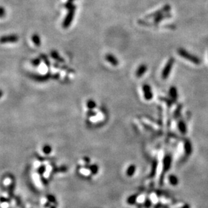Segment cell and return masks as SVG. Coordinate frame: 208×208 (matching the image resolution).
Listing matches in <instances>:
<instances>
[{"mask_svg":"<svg viewBox=\"0 0 208 208\" xmlns=\"http://www.w3.org/2000/svg\"><path fill=\"white\" fill-rule=\"evenodd\" d=\"M178 53L184 59H187L188 61L192 62L193 63L196 64V65H199L200 63H201V60H200L199 57L195 55L190 53L189 52L187 51L185 49H182V48H180V49H178Z\"/></svg>","mask_w":208,"mask_h":208,"instance_id":"1","label":"cell"},{"mask_svg":"<svg viewBox=\"0 0 208 208\" xmlns=\"http://www.w3.org/2000/svg\"><path fill=\"white\" fill-rule=\"evenodd\" d=\"M75 12V7L74 5H72L69 8V12H68L67 14L64 19V20L62 23V27L63 29H68L70 27L71 24L72 23L73 18H74V14Z\"/></svg>","mask_w":208,"mask_h":208,"instance_id":"2","label":"cell"},{"mask_svg":"<svg viewBox=\"0 0 208 208\" xmlns=\"http://www.w3.org/2000/svg\"><path fill=\"white\" fill-rule=\"evenodd\" d=\"M174 63H175V59L173 57L170 58L169 61H167V64L165 65L162 71V77L163 80H166L169 77Z\"/></svg>","mask_w":208,"mask_h":208,"instance_id":"3","label":"cell"},{"mask_svg":"<svg viewBox=\"0 0 208 208\" xmlns=\"http://www.w3.org/2000/svg\"><path fill=\"white\" fill-rule=\"evenodd\" d=\"M18 40V36L17 35H15V34H12V35L3 36V37L1 38V44L14 43H16Z\"/></svg>","mask_w":208,"mask_h":208,"instance_id":"4","label":"cell"},{"mask_svg":"<svg viewBox=\"0 0 208 208\" xmlns=\"http://www.w3.org/2000/svg\"><path fill=\"white\" fill-rule=\"evenodd\" d=\"M143 95H144V98L147 101H150V100L152 99V91L151 87L148 84H144L143 86Z\"/></svg>","mask_w":208,"mask_h":208,"instance_id":"5","label":"cell"},{"mask_svg":"<svg viewBox=\"0 0 208 208\" xmlns=\"http://www.w3.org/2000/svg\"><path fill=\"white\" fill-rule=\"evenodd\" d=\"M105 59L106 61L109 62L111 65L115 66V67L119 65V61H118L117 57H116L115 55H112V54H107V55H105Z\"/></svg>","mask_w":208,"mask_h":208,"instance_id":"6","label":"cell"},{"mask_svg":"<svg viewBox=\"0 0 208 208\" xmlns=\"http://www.w3.org/2000/svg\"><path fill=\"white\" fill-rule=\"evenodd\" d=\"M148 70V67L145 64H141L137 67V70H136L135 74L136 76L137 77H141V76H143L144 75V73L146 72Z\"/></svg>","mask_w":208,"mask_h":208,"instance_id":"7","label":"cell"},{"mask_svg":"<svg viewBox=\"0 0 208 208\" xmlns=\"http://www.w3.org/2000/svg\"><path fill=\"white\" fill-rule=\"evenodd\" d=\"M172 164V158L171 156H167L164 158L163 161V165H164V171H167L169 170L170 168L171 167Z\"/></svg>","mask_w":208,"mask_h":208,"instance_id":"8","label":"cell"},{"mask_svg":"<svg viewBox=\"0 0 208 208\" xmlns=\"http://www.w3.org/2000/svg\"><path fill=\"white\" fill-rule=\"evenodd\" d=\"M31 39L32 41L33 42V43L35 44V45L37 46V47H39V46L41 45V37H40V36L38 35V34H33V35H32Z\"/></svg>","mask_w":208,"mask_h":208,"instance_id":"9","label":"cell"},{"mask_svg":"<svg viewBox=\"0 0 208 208\" xmlns=\"http://www.w3.org/2000/svg\"><path fill=\"white\" fill-rule=\"evenodd\" d=\"M51 56L53 59L56 60V61L59 62H64V59H63V57H61V56H60L59 53H58L57 51H52L51 52Z\"/></svg>","mask_w":208,"mask_h":208,"instance_id":"10","label":"cell"},{"mask_svg":"<svg viewBox=\"0 0 208 208\" xmlns=\"http://www.w3.org/2000/svg\"><path fill=\"white\" fill-rule=\"evenodd\" d=\"M184 148H185V153L187 155H190L192 152V145L189 140H186L184 144Z\"/></svg>","mask_w":208,"mask_h":208,"instance_id":"11","label":"cell"},{"mask_svg":"<svg viewBox=\"0 0 208 208\" xmlns=\"http://www.w3.org/2000/svg\"><path fill=\"white\" fill-rule=\"evenodd\" d=\"M178 127H179V131L183 134H185L187 133V126L183 121H180L178 123Z\"/></svg>","mask_w":208,"mask_h":208,"instance_id":"12","label":"cell"},{"mask_svg":"<svg viewBox=\"0 0 208 208\" xmlns=\"http://www.w3.org/2000/svg\"><path fill=\"white\" fill-rule=\"evenodd\" d=\"M169 180L170 183H171L172 185L176 186L179 184V179H178V177L175 175H170L169 177Z\"/></svg>","mask_w":208,"mask_h":208,"instance_id":"13","label":"cell"},{"mask_svg":"<svg viewBox=\"0 0 208 208\" xmlns=\"http://www.w3.org/2000/svg\"><path fill=\"white\" fill-rule=\"evenodd\" d=\"M170 96H171L172 99L173 100H175L177 99L178 97V92H177V90L175 86H172L171 88H170Z\"/></svg>","mask_w":208,"mask_h":208,"instance_id":"14","label":"cell"},{"mask_svg":"<svg viewBox=\"0 0 208 208\" xmlns=\"http://www.w3.org/2000/svg\"><path fill=\"white\" fill-rule=\"evenodd\" d=\"M40 63H41V59H39V58H36V59L32 60L31 61V64L33 66H35V67L39 66L40 65Z\"/></svg>","mask_w":208,"mask_h":208,"instance_id":"15","label":"cell"},{"mask_svg":"<svg viewBox=\"0 0 208 208\" xmlns=\"http://www.w3.org/2000/svg\"><path fill=\"white\" fill-rule=\"evenodd\" d=\"M135 167H134V166H132V167H130L129 168V169H128V171L127 173L128 174H129V175H132L134 173V171H135Z\"/></svg>","mask_w":208,"mask_h":208,"instance_id":"16","label":"cell"},{"mask_svg":"<svg viewBox=\"0 0 208 208\" xmlns=\"http://www.w3.org/2000/svg\"><path fill=\"white\" fill-rule=\"evenodd\" d=\"M88 106L90 109H92V108L95 107V103L93 101H89L88 102Z\"/></svg>","mask_w":208,"mask_h":208,"instance_id":"17","label":"cell"},{"mask_svg":"<svg viewBox=\"0 0 208 208\" xmlns=\"http://www.w3.org/2000/svg\"><path fill=\"white\" fill-rule=\"evenodd\" d=\"M5 13V10L4 8H3V7H1V11H0V14H1V18H3V16H4Z\"/></svg>","mask_w":208,"mask_h":208,"instance_id":"18","label":"cell"},{"mask_svg":"<svg viewBox=\"0 0 208 208\" xmlns=\"http://www.w3.org/2000/svg\"><path fill=\"white\" fill-rule=\"evenodd\" d=\"M73 1H74V0H68V1H69V2H71V3H72Z\"/></svg>","mask_w":208,"mask_h":208,"instance_id":"19","label":"cell"}]
</instances>
